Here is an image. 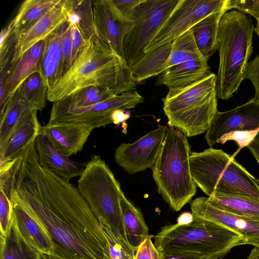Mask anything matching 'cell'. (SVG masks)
Returning <instances> with one entry per match:
<instances>
[{
	"label": "cell",
	"instance_id": "6da1fadb",
	"mask_svg": "<svg viewBox=\"0 0 259 259\" xmlns=\"http://www.w3.org/2000/svg\"><path fill=\"white\" fill-rule=\"evenodd\" d=\"M44 229L59 259H108L102 223L78 188L40 165L34 142L22 155L12 197Z\"/></svg>",
	"mask_w": 259,
	"mask_h": 259
},
{
	"label": "cell",
	"instance_id": "7a4b0ae2",
	"mask_svg": "<svg viewBox=\"0 0 259 259\" xmlns=\"http://www.w3.org/2000/svg\"><path fill=\"white\" fill-rule=\"evenodd\" d=\"M98 86L116 95L136 90L131 68L100 36L89 38L67 72L48 91V100L54 102L82 88Z\"/></svg>",
	"mask_w": 259,
	"mask_h": 259
},
{
	"label": "cell",
	"instance_id": "3957f363",
	"mask_svg": "<svg viewBox=\"0 0 259 259\" xmlns=\"http://www.w3.org/2000/svg\"><path fill=\"white\" fill-rule=\"evenodd\" d=\"M254 26L251 18L234 10L226 12L218 27L216 49L220 56L217 75V97L228 100L237 92L253 52Z\"/></svg>",
	"mask_w": 259,
	"mask_h": 259
},
{
	"label": "cell",
	"instance_id": "277c9868",
	"mask_svg": "<svg viewBox=\"0 0 259 259\" xmlns=\"http://www.w3.org/2000/svg\"><path fill=\"white\" fill-rule=\"evenodd\" d=\"M189 160L194 181L208 197H239L259 202L257 179L233 155L210 148L191 152Z\"/></svg>",
	"mask_w": 259,
	"mask_h": 259
},
{
	"label": "cell",
	"instance_id": "5b68a950",
	"mask_svg": "<svg viewBox=\"0 0 259 259\" xmlns=\"http://www.w3.org/2000/svg\"><path fill=\"white\" fill-rule=\"evenodd\" d=\"M191 153L186 136L177 128L167 126L151 169L159 193L176 211L189 202L197 191L190 170Z\"/></svg>",
	"mask_w": 259,
	"mask_h": 259
},
{
	"label": "cell",
	"instance_id": "8992f818",
	"mask_svg": "<svg viewBox=\"0 0 259 259\" xmlns=\"http://www.w3.org/2000/svg\"><path fill=\"white\" fill-rule=\"evenodd\" d=\"M154 243L162 253H195L206 259L222 258L233 247L245 244L243 238L232 230L195 218L186 224L162 227Z\"/></svg>",
	"mask_w": 259,
	"mask_h": 259
},
{
	"label": "cell",
	"instance_id": "52a82bcc",
	"mask_svg": "<svg viewBox=\"0 0 259 259\" xmlns=\"http://www.w3.org/2000/svg\"><path fill=\"white\" fill-rule=\"evenodd\" d=\"M217 75L211 73L187 87L170 89L162 99L168 126L191 137L206 132L217 112Z\"/></svg>",
	"mask_w": 259,
	"mask_h": 259
},
{
	"label": "cell",
	"instance_id": "ba28073f",
	"mask_svg": "<svg viewBox=\"0 0 259 259\" xmlns=\"http://www.w3.org/2000/svg\"><path fill=\"white\" fill-rule=\"evenodd\" d=\"M77 188L101 223L127 243L120 206L124 194L112 171L99 155L92 156L85 164Z\"/></svg>",
	"mask_w": 259,
	"mask_h": 259
},
{
	"label": "cell",
	"instance_id": "9c48e42d",
	"mask_svg": "<svg viewBox=\"0 0 259 259\" xmlns=\"http://www.w3.org/2000/svg\"><path fill=\"white\" fill-rule=\"evenodd\" d=\"M180 0H143L135 9L123 40L124 60L130 68L145 55L146 48Z\"/></svg>",
	"mask_w": 259,
	"mask_h": 259
},
{
	"label": "cell",
	"instance_id": "30bf717a",
	"mask_svg": "<svg viewBox=\"0 0 259 259\" xmlns=\"http://www.w3.org/2000/svg\"><path fill=\"white\" fill-rule=\"evenodd\" d=\"M144 98L136 90L122 93L103 102L78 107L62 100L53 102L48 123H70L87 125L93 129L112 123V113L130 109L143 103Z\"/></svg>",
	"mask_w": 259,
	"mask_h": 259
},
{
	"label": "cell",
	"instance_id": "8fae6325",
	"mask_svg": "<svg viewBox=\"0 0 259 259\" xmlns=\"http://www.w3.org/2000/svg\"><path fill=\"white\" fill-rule=\"evenodd\" d=\"M202 59L206 58L199 51L190 29L172 41L145 54L131 68V75L136 83H139L183 62Z\"/></svg>",
	"mask_w": 259,
	"mask_h": 259
},
{
	"label": "cell",
	"instance_id": "7c38bea8",
	"mask_svg": "<svg viewBox=\"0 0 259 259\" xmlns=\"http://www.w3.org/2000/svg\"><path fill=\"white\" fill-rule=\"evenodd\" d=\"M223 9L231 10L230 0H180L146 48L145 54L172 41L208 15Z\"/></svg>",
	"mask_w": 259,
	"mask_h": 259
},
{
	"label": "cell",
	"instance_id": "4fadbf2b",
	"mask_svg": "<svg viewBox=\"0 0 259 259\" xmlns=\"http://www.w3.org/2000/svg\"><path fill=\"white\" fill-rule=\"evenodd\" d=\"M167 126L159 125L137 141L115 149V162L130 175L152 168L161 149Z\"/></svg>",
	"mask_w": 259,
	"mask_h": 259
},
{
	"label": "cell",
	"instance_id": "5bb4252c",
	"mask_svg": "<svg viewBox=\"0 0 259 259\" xmlns=\"http://www.w3.org/2000/svg\"><path fill=\"white\" fill-rule=\"evenodd\" d=\"M190 205L194 218L228 228L240 235L245 244L259 248V219L242 217L221 209L210 203L206 197H197Z\"/></svg>",
	"mask_w": 259,
	"mask_h": 259
},
{
	"label": "cell",
	"instance_id": "9a60e30c",
	"mask_svg": "<svg viewBox=\"0 0 259 259\" xmlns=\"http://www.w3.org/2000/svg\"><path fill=\"white\" fill-rule=\"evenodd\" d=\"M259 128V100L253 98L233 109L218 111L206 131L205 139L212 147L224 135L236 131Z\"/></svg>",
	"mask_w": 259,
	"mask_h": 259
},
{
	"label": "cell",
	"instance_id": "2e32d148",
	"mask_svg": "<svg viewBox=\"0 0 259 259\" xmlns=\"http://www.w3.org/2000/svg\"><path fill=\"white\" fill-rule=\"evenodd\" d=\"M93 7L97 34L124 60L123 37L132 20L127 21L119 17L110 8L107 0L93 1Z\"/></svg>",
	"mask_w": 259,
	"mask_h": 259
},
{
	"label": "cell",
	"instance_id": "e0dca14e",
	"mask_svg": "<svg viewBox=\"0 0 259 259\" xmlns=\"http://www.w3.org/2000/svg\"><path fill=\"white\" fill-rule=\"evenodd\" d=\"M63 2L64 0H58L54 6L19 35L9 65L15 63L31 46L45 39L66 21Z\"/></svg>",
	"mask_w": 259,
	"mask_h": 259
},
{
	"label": "cell",
	"instance_id": "ac0fdd59",
	"mask_svg": "<svg viewBox=\"0 0 259 259\" xmlns=\"http://www.w3.org/2000/svg\"><path fill=\"white\" fill-rule=\"evenodd\" d=\"M34 143L42 167L68 181L82 174L85 164L71 160L57 148L45 133L38 136Z\"/></svg>",
	"mask_w": 259,
	"mask_h": 259
},
{
	"label": "cell",
	"instance_id": "d6986e66",
	"mask_svg": "<svg viewBox=\"0 0 259 259\" xmlns=\"http://www.w3.org/2000/svg\"><path fill=\"white\" fill-rule=\"evenodd\" d=\"M208 60H190L173 66L158 76L155 85H164L169 90L190 86L211 73Z\"/></svg>",
	"mask_w": 259,
	"mask_h": 259
},
{
	"label": "cell",
	"instance_id": "ffe728a7",
	"mask_svg": "<svg viewBox=\"0 0 259 259\" xmlns=\"http://www.w3.org/2000/svg\"><path fill=\"white\" fill-rule=\"evenodd\" d=\"M44 133L62 153L69 157L82 150L93 128L70 123H47Z\"/></svg>",
	"mask_w": 259,
	"mask_h": 259
},
{
	"label": "cell",
	"instance_id": "44dd1931",
	"mask_svg": "<svg viewBox=\"0 0 259 259\" xmlns=\"http://www.w3.org/2000/svg\"><path fill=\"white\" fill-rule=\"evenodd\" d=\"M36 110L29 111L19 123L4 152L0 154L1 165L21 156L36 138L44 133Z\"/></svg>",
	"mask_w": 259,
	"mask_h": 259
},
{
	"label": "cell",
	"instance_id": "7402d4cb",
	"mask_svg": "<svg viewBox=\"0 0 259 259\" xmlns=\"http://www.w3.org/2000/svg\"><path fill=\"white\" fill-rule=\"evenodd\" d=\"M64 23L44 39V48L39 61V71L48 90L63 76L62 41Z\"/></svg>",
	"mask_w": 259,
	"mask_h": 259
},
{
	"label": "cell",
	"instance_id": "603a6c76",
	"mask_svg": "<svg viewBox=\"0 0 259 259\" xmlns=\"http://www.w3.org/2000/svg\"><path fill=\"white\" fill-rule=\"evenodd\" d=\"M44 48V40L36 42L7 69L5 87L8 100L27 77L33 73L39 71V61Z\"/></svg>",
	"mask_w": 259,
	"mask_h": 259
},
{
	"label": "cell",
	"instance_id": "cb8c5ba5",
	"mask_svg": "<svg viewBox=\"0 0 259 259\" xmlns=\"http://www.w3.org/2000/svg\"><path fill=\"white\" fill-rule=\"evenodd\" d=\"M12 204V216L26 241L41 253L52 254L53 244L44 229L24 209Z\"/></svg>",
	"mask_w": 259,
	"mask_h": 259
},
{
	"label": "cell",
	"instance_id": "d4e9b609",
	"mask_svg": "<svg viewBox=\"0 0 259 259\" xmlns=\"http://www.w3.org/2000/svg\"><path fill=\"white\" fill-rule=\"evenodd\" d=\"M122 221L128 244L136 252L150 235L149 229L140 210L124 195L120 201Z\"/></svg>",
	"mask_w": 259,
	"mask_h": 259
},
{
	"label": "cell",
	"instance_id": "484cf974",
	"mask_svg": "<svg viewBox=\"0 0 259 259\" xmlns=\"http://www.w3.org/2000/svg\"><path fill=\"white\" fill-rule=\"evenodd\" d=\"M228 11V9H223L213 12L201 20L191 29L199 51L207 60L217 51L216 40L219 23L223 15Z\"/></svg>",
	"mask_w": 259,
	"mask_h": 259
},
{
	"label": "cell",
	"instance_id": "4316f807",
	"mask_svg": "<svg viewBox=\"0 0 259 259\" xmlns=\"http://www.w3.org/2000/svg\"><path fill=\"white\" fill-rule=\"evenodd\" d=\"M0 259H39L40 252L22 236L12 216L8 232L0 237Z\"/></svg>",
	"mask_w": 259,
	"mask_h": 259
},
{
	"label": "cell",
	"instance_id": "83f0119b",
	"mask_svg": "<svg viewBox=\"0 0 259 259\" xmlns=\"http://www.w3.org/2000/svg\"><path fill=\"white\" fill-rule=\"evenodd\" d=\"M32 110L36 109L15 94H13L10 97L3 114L0 116V154L5 150L19 123Z\"/></svg>",
	"mask_w": 259,
	"mask_h": 259
},
{
	"label": "cell",
	"instance_id": "f1b7e54d",
	"mask_svg": "<svg viewBox=\"0 0 259 259\" xmlns=\"http://www.w3.org/2000/svg\"><path fill=\"white\" fill-rule=\"evenodd\" d=\"M66 20L81 32L87 41L97 34L92 0H64Z\"/></svg>",
	"mask_w": 259,
	"mask_h": 259
},
{
	"label": "cell",
	"instance_id": "f546056e",
	"mask_svg": "<svg viewBox=\"0 0 259 259\" xmlns=\"http://www.w3.org/2000/svg\"><path fill=\"white\" fill-rule=\"evenodd\" d=\"M58 0H26L20 6L15 17L11 21L16 35H19L34 23Z\"/></svg>",
	"mask_w": 259,
	"mask_h": 259
},
{
	"label": "cell",
	"instance_id": "4dcf8cb0",
	"mask_svg": "<svg viewBox=\"0 0 259 259\" xmlns=\"http://www.w3.org/2000/svg\"><path fill=\"white\" fill-rule=\"evenodd\" d=\"M48 88L39 71L27 77L13 93L37 111L42 110L48 100Z\"/></svg>",
	"mask_w": 259,
	"mask_h": 259
},
{
	"label": "cell",
	"instance_id": "1f68e13d",
	"mask_svg": "<svg viewBox=\"0 0 259 259\" xmlns=\"http://www.w3.org/2000/svg\"><path fill=\"white\" fill-rule=\"evenodd\" d=\"M208 201L223 210L242 217L259 219V202L239 197L209 196Z\"/></svg>",
	"mask_w": 259,
	"mask_h": 259
},
{
	"label": "cell",
	"instance_id": "d6a6232c",
	"mask_svg": "<svg viewBox=\"0 0 259 259\" xmlns=\"http://www.w3.org/2000/svg\"><path fill=\"white\" fill-rule=\"evenodd\" d=\"M116 96L109 90L91 85L80 89L61 100L76 106L84 107L103 102Z\"/></svg>",
	"mask_w": 259,
	"mask_h": 259
},
{
	"label": "cell",
	"instance_id": "836d02e7",
	"mask_svg": "<svg viewBox=\"0 0 259 259\" xmlns=\"http://www.w3.org/2000/svg\"><path fill=\"white\" fill-rule=\"evenodd\" d=\"M102 227L108 243V259H134L135 252L126 241L106 225L102 224Z\"/></svg>",
	"mask_w": 259,
	"mask_h": 259
},
{
	"label": "cell",
	"instance_id": "e575fe53",
	"mask_svg": "<svg viewBox=\"0 0 259 259\" xmlns=\"http://www.w3.org/2000/svg\"><path fill=\"white\" fill-rule=\"evenodd\" d=\"M18 37L11 21L2 29L0 36L1 71L8 68L14 53Z\"/></svg>",
	"mask_w": 259,
	"mask_h": 259
},
{
	"label": "cell",
	"instance_id": "d590c367",
	"mask_svg": "<svg viewBox=\"0 0 259 259\" xmlns=\"http://www.w3.org/2000/svg\"><path fill=\"white\" fill-rule=\"evenodd\" d=\"M22 159V155L6 162L1 164L0 166V191H2L11 201L17 173Z\"/></svg>",
	"mask_w": 259,
	"mask_h": 259
},
{
	"label": "cell",
	"instance_id": "8d00e7d4",
	"mask_svg": "<svg viewBox=\"0 0 259 259\" xmlns=\"http://www.w3.org/2000/svg\"><path fill=\"white\" fill-rule=\"evenodd\" d=\"M259 133V128L252 131H236L227 133L219 139L217 143L224 144L229 141H235L238 149L234 153L235 157L240 150L247 146L255 139Z\"/></svg>",
	"mask_w": 259,
	"mask_h": 259
},
{
	"label": "cell",
	"instance_id": "74e56055",
	"mask_svg": "<svg viewBox=\"0 0 259 259\" xmlns=\"http://www.w3.org/2000/svg\"><path fill=\"white\" fill-rule=\"evenodd\" d=\"M63 76L73 64L72 46L71 36V26L66 20L64 23L62 41Z\"/></svg>",
	"mask_w": 259,
	"mask_h": 259
},
{
	"label": "cell",
	"instance_id": "f35d334b",
	"mask_svg": "<svg viewBox=\"0 0 259 259\" xmlns=\"http://www.w3.org/2000/svg\"><path fill=\"white\" fill-rule=\"evenodd\" d=\"M143 0H107L112 10L124 20L131 21L135 8Z\"/></svg>",
	"mask_w": 259,
	"mask_h": 259
},
{
	"label": "cell",
	"instance_id": "ab89813d",
	"mask_svg": "<svg viewBox=\"0 0 259 259\" xmlns=\"http://www.w3.org/2000/svg\"><path fill=\"white\" fill-rule=\"evenodd\" d=\"M13 214V204L8 197L0 191V237L6 235Z\"/></svg>",
	"mask_w": 259,
	"mask_h": 259
},
{
	"label": "cell",
	"instance_id": "60d3db41",
	"mask_svg": "<svg viewBox=\"0 0 259 259\" xmlns=\"http://www.w3.org/2000/svg\"><path fill=\"white\" fill-rule=\"evenodd\" d=\"M134 259H161V254L152 242L151 235L139 246Z\"/></svg>",
	"mask_w": 259,
	"mask_h": 259
},
{
	"label": "cell",
	"instance_id": "b9f144b4",
	"mask_svg": "<svg viewBox=\"0 0 259 259\" xmlns=\"http://www.w3.org/2000/svg\"><path fill=\"white\" fill-rule=\"evenodd\" d=\"M230 8L247 13L255 19L259 17V0H230Z\"/></svg>",
	"mask_w": 259,
	"mask_h": 259
},
{
	"label": "cell",
	"instance_id": "7bdbcfd3",
	"mask_svg": "<svg viewBox=\"0 0 259 259\" xmlns=\"http://www.w3.org/2000/svg\"><path fill=\"white\" fill-rule=\"evenodd\" d=\"M245 78L251 81L255 89L254 98L259 100V54L247 64Z\"/></svg>",
	"mask_w": 259,
	"mask_h": 259
},
{
	"label": "cell",
	"instance_id": "ee69618b",
	"mask_svg": "<svg viewBox=\"0 0 259 259\" xmlns=\"http://www.w3.org/2000/svg\"><path fill=\"white\" fill-rule=\"evenodd\" d=\"M70 26L73 63L83 49L87 41L77 27L71 25Z\"/></svg>",
	"mask_w": 259,
	"mask_h": 259
},
{
	"label": "cell",
	"instance_id": "f6af8a7d",
	"mask_svg": "<svg viewBox=\"0 0 259 259\" xmlns=\"http://www.w3.org/2000/svg\"><path fill=\"white\" fill-rule=\"evenodd\" d=\"M161 253V252H160ZM161 254V259H206L199 254L190 253H171Z\"/></svg>",
	"mask_w": 259,
	"mask_h": 259
},
{
	"label": "cell",
	"instance_id": "bcb514c9",
	"mask_svg": "<svg viewBox=\"0 0 259 259\" xmlns=\"http://www.w3.org/2000/svg\"><path fill=\"white\" fill-rule=\"evenodd\" d=\"M130 116V114L125 112L124 109H118L112 113L111 118L114 124H118L124 122L129 118Z\"/></svg>",
	"mask_w": 259,
	"mask_h": 259
},
{
	"label": "cell",
	"instance_id": "7dc6e473",
	"mask_svg": "<svg viewBox=\"0 0 259 259\" xmlns=\"http://www.w3.org/2000/svg\"><path fill=\"white\" fill-rule=\"evenodd\" d=\"M247 148L259 164V133L255 139L247 146ZM257 182L259 184V179H257Z\"/></svg>",
	"mask_w": 259,
	"mask_h": 259
},
{
	"label": "cell",
	"instance_id": "c3c4849f",
	"mask_svg": "<svg viewBox=\"0 0 259 259\" xmlns=\"http://www.w3.org/2000/svg\"><path fill=\"white\" fill-rule=\"evenodd\" d=\"M194 217L192 213L186 212L182 213L178 218V223L180 224H186L192 222Z\"/></svg>",
	"mask_w": 259,
	"mask_h": 259
},
{
	"label": "cell",
	"instance_id": "681fc988",
	"mask_svg": "<svg viewBox=\"0 0 259 259\" xmlns=\"http://www.w3.org/2000/svg\"><path fill=\"white\" fill-rule=\"evenodd\" d=\"M246 259H259V248L254 247Z\"/></svg>",
	"mask_w": 259,
	"mask_h": 259
},
{
	"label": "cell",
	"instance_id": "f907efd6",
	"mask_svg": "<svg viewBox=\"0 0 259 259\" xmlns=\"http://www.w3.org/2000/svg\"><path fill=\"white\" fill-rule=\"evenodd\" d=\"M39 259H59L56 257L51 254L40 253Z\"/></svg>",
	"mask_w": 259,
	"mask_h": 259
},
{
	"label": "cell",
	"instance_id": "816d5d0a",
	"mask_svg": "<svg viewBox=\"0 0 259 259\" xmlns=\"http://www.w3.org/2000/svg\"><path fill=\"white\" fill-rule=\"evenodd\" d=\"M256 19L257 20V23L256 26L254 27V31L258 35H259V17H258Z\"/></svg>",
	"mask_w": 259,
	"mask_h": 259
},
{
	"label": "cell",
	"instance_id": "f5cc1de1",
	"mask_svg": "<svg viewBox=\"0 0 259 259\" xmlns=\"http://www.w3.org/2000/svg\"><path fill=\"white\" fill-rule=\"evenodd\" d=\"M222 258H211V259H222Z\"/></svg>",
	"mask_w": 259,
	"mask_h": 259
}]
</instances>
